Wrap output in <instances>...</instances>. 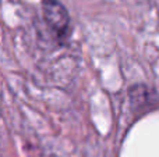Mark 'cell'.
Returning a JSON list of instances; mask_svg holds the SVG:
<instances>
[{
    "label": "cell",
    "instance_id": "obj_1",
    "mask_svg": "<svg viewBox=\"0 0 159 157\" xmlns=\"http://www.w3.org/2000/svg\"><path fill=\"white\" fill-rule=\"evenodd\" d=\"M42 13L46 25L59 38L67 36L70 29V15L59 0H43Z\"/></svg>",
    "mask_w": 159,
    "mask_h": 157
}]
</instances>
